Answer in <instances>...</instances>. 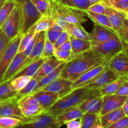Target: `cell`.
Instances as JSON below:
<instances>
[{
	"mask_svg": "<svg viewBox=\"0 0 128 128\" xmlns=\"http://www.w3.org/2000/svg\"><path fill=\"white\" fill-rule=\"evenodd\" d=\"M109 61L100 52L92 50L72 54L70 61L66 62L60 78L74 82L90 70Z\"/></svg>",
	"mask_w": 128,
	"mask_h": 128,
	"instance_id": "obj_1",
	"label": "cell"
},
{
	"mask_svg": "<svg viewBox=\"0 0 128 128\" xmlns=\"http://www.w3.org/2000/svg\"><path fill=\"white\" fill-rule=\"evenodd\" d=\"M98 90H88L84 88L73 89L71 92L59 99L44 113L56 116L66 110L79 107L81 103L93 96Z\"/></svg>",
	"mask_w": 128,
	"mask_h": 128,
	"instance_id": "obj_2",
	"label": "cell"
},
{
	"mask_svg": "<svg viewBox=\"0 0 128 128\" xmlns=\"http://www.w3.org/2000/svg\"><path fill=\"white\" fill-rule=\"evenodd\" d=\"M20 11V32L24 34L41 18L42 15L31 0H14Z\"/></svg>",
	"mask_w": 128,
	"mask_h": 128,
	"instance_id": "obj_3",
	"label": "cell"
},
{
	"mask_svg": "<svg viewBox=\"0 0 128 128\" xmlns=\"http://www.w3.org/2000/svg\"><path fill=\"white\" fill-rule=\"evenodd\" d=\"M22 36L23 34L20 32L10 40L5 49L4 52L0 60V82L2 81L4 74L9 65L18 53V50Z\"/></svg>",
	"mask_w": 128,
	"mask_h": 128,
	"instance_id": "obj_4",
	"label": "cell"
},
{
	"mask_svg": "<svg viewBox=\"0 0 128 128\" xmlns=\"http://www.w3.org/2000/svg\"><path fill=\"white\" fill-rule=\"evenodd\" d=\"M61 126L56 120V117L43 113L21 122L15 128H60Z\"/></svg>",
	"mask_w": 128,
	"mask_h": 128,
	"instance_id": "obj_5",
	"label": "cell"
},
{
	"mask_svg": "<svg viewBox=\"0 0 128 128\" xmlns=\"http://www.w3.org/2000/svg\"><path fill=\"white\" fill-rule=\"evenodd\" d=\"M18 105L26 118H32L44 112V110L41 106L37 98L32 94L19 100Z\"/></svg>",
	"mask_w": 128,
	"mask_h": 128,
	"instance_id": "obj_6",
	"label": "cell"
},
{
	"mask_svg": "<svg viewBox=\"0 0 128 128\" xmlns=\"http://www.w3.org/2000/svg\"><path fill=\"white\" fill-rule=\"evenodd\" d=\"M91 50L100 52L104 57L110 60L115 55L122 52L123 45L121 38L117 34H114L106 42L92 46Z\"/></svg>",
	"mask_w": 128,
	"mask_h": 128,
	"instance_id": "obj_7",
	"label": "cell"
},
{
	"mask_svg": "<svg viewBox=\"0 0 128 128\" xmlns=\"http://www.w3.org/2000/svg\"><path fill=\"white\" fill-rule=\"evenodd\" d=\"M20 11L18 6H16L12 11L11 13L0 28V30L10 39L20 33Z\"/></svg>",
	"mask_w": 128,
	"mask_h": 128,
	"instance_id": "obj_8",
	"label": "cell"
},
{
	"mask_svg": "<svg viewBox=\"0 0 128 128\" xmlns=\"http://www.w3.org/2000/svg\"><path fill=\"white\" fill-rule=\"evenodd\" d=\"M0 116L14 118L24 122L28 119L22 114L18 105V100L14 98L8 101L0 102Z\"/></svg>",
	"mask_w": 128,
	"mask_h": 128,
	"instance_id": "obj_9",
	"label": "cell"
},
{
	"mask_svg": "<svg viewBox=\"0 0 128 128\" xmlns=\"http://www.w3.org/2000/svg\"><path fill=\"white\" fill-rule=\"evenodd\" d=\"M120 76L107 67L93 81L82 88H84L88 90H100L109 83L116 80Z\"/></svg>",
	"mask_w": 128,
	"mask_h": 128,
	"instance_id": "obj_10",
	"label": "cell"
},
{
	"mask_svg": "<svg viewBox=\"0 0 128 128\" xmlns=\"http://www.w3.org/2000/svg\"><path fill=\"white\" fill-rule=\"evenodd\" d=\"M108 68L119 76H128V56L122 51L117 54L108 61Z\"/></svg>",
	"mask_w": 128,
	"mask_h": 128,
	"instance_id": "obj_11",
	"label": "cell"
},
{
	"mask_svg": "<svg viewBox=\"0 0 128 128\" xmlns=\"http://www.w3.org/2000/svg\"><path fill=\"white\" fill-rule=\"evenodd\" d=\"M127 98V96L117 94H110L102 96V106L100 116H102L122 108Z\"/></svg>",
	"mask_w": 128,
	"mask_h": 128,
	"instance_id": "obj_12",
	"label": "cell"
},
{
	"mask_svg": "<svg viewBox=\"0 0 128 128\" xmlns=\"http://www.w3.org/2000/svg\"><path fill=\"white\" fill-rule=\"evenodd\" d=\"M46 31H41L38 34L36 42L34 45L32 51L30 54L25 59L21 70L41 58L44 48L45 41H46Z\"/></svg>",
	"mask_w": 128,
	"mask_h": 128,
	"instance_id": "obj_13",
	"label": "cell"
},
{
	"mask_svg": "<svg viewBox=\"0 0 128 128\" xmlns=\"http://www.w3.org/2000/svg\"><path fill=\"white\" fill-rule=\"evenodd\" d=\"M114 34H116L114 31L96 23L94 24L92 31L89 32L92 46L101 44L106 42Z\"/></svg>",
	"mask_w": 128,
	"mask_h": 128,
	"instance_id": "obj_14",
	"label": "cell"
},
{
	"mask_svg": "<svg viewBox=\"0 0 128 128\" xmlns=\"http://www.w3.org/2000/svg\"><path fill=\"white\" fill-rule=\"evenodd\" d=\"M102 106V96L98 90L96 93L84 101L79 106V108L83 113L90 112L96 114H100Z\"/></svg>",
	"mask_w": 128,
	"mask_h": 128,
	"instance_id": "obj_15",
	"label": "cell"
},
{
	"mask_svg": "<svg viewBox=\"0 0 128 128\" xmlns=\"http://www.w3.org/2000/svg\"><path fill=\"white\" fill-rule=\"evenodd\" d=\"M108 61H106V62H103L101 64L91 69L90 71L80 76L76 81L72 82V90L83 87L84 86L93 81L99 74H100L108 67Z\"/></svg>",
	"mask_w": 128,
	"mask_h": 128,
	"instance_id": "obj_16",
	"label": "cell"
},
{
	"mask_svg": "<svg viewBox=\"0 0 128 128\" xmlns=\"http://www.w3.org/2000/svg\"><path fill=\"white\" fill-rule=\"evenodd\" d=\"M72 81L60 77L41 90L55 92L62 98L72 91Z\"/></svg>",
	"mask_w": 128,
	"mask_h": 128,
	"instance_id": "obj_17",
	"label": "cell"
},
{
	"mask_svg": "<svg viewBox=\"0 0 128 128\" xmlns=\"http://www.w3.org/2000/svg\"><path fill=\"white\" fill-rule=\"evenodd\" d=\"M105 14L108 16L114 31L118 36L119 32H120L123 25L124 21L126 18V13L106 6Z\"/></svg>",
	"mask_w": 128,
	"mask_h": 128,
	"instance_id": "obj_18",
	"label": "cell"
},
{
	"mask_svg": "<svg viewBox=\"0 0 128 128\" xmlns=\"http://www.w3.org/2000/svg\"><path fill=\"white\" fill-rule=\"evenodd\" d=\"M64 15L68 23L81 24L87 21L86 12L82 10L72 8L64 5Z\"/></svg>",
	"mask_w": 128,
	"mask_h": 128,
	"instance_id": "obj_19",
	"label": "cell"
},
{
	"mask_svg": "<svg viewBox=\"0 0 128 128\" xmlns=\"http://www.w3.org/2000/svg\"><path fill=\"white\" fill-rule=\"evenodd\" d=\"M25 59L26 58L22 52L16 54L6 70L1 82L12 80L16 73L21 69Z\"/></svg>",
	"mask_w": 128,
	"mask_h": 128,
	"instance_id": "obj_20",
	"label": "cell"
},
{
	"mask_svg": "<svg viewBox=\"0 0 128 128\" xmlns=\"http://www.w3.org/2000/svg\"><path fill=\"white\" fill-rule=\"evenodd\" d=\"M44 59V62L41 65L38 71L33 76L38 79L39 81H40L42 78L46 76V75L51 73L56 68L58 67L62 62H63L62 61L57 60L54 56Z\"/></svg>",
	"mask_w": 128,
	"mask_h": 128,
	"instance_id": "obj_21",
	"label": "cell"
},
{
	"mask_svg": "<svg viewBox=\"0 0 128 128\" xmlns=\"http://www.w3.org/2000/svg\"><path fill=\"white\" fill-rule=\"evenodd\" d=\"M32 94L37 98L44 111L50 109L59 99L61 98V96L58 94L42 90H40Z\"/></svg>",
	"mask_w": 128,
	"mask_h": 128,
	"instance_id": "obj_22",
	"label": "cell"
},
{
	"mask_svg": "<svg viewBox=\"0 0 128 128\" xmlns=\"http://www.w3.org/2000/svg\"><path fill=\"white\" fill-rule=\"evenodd\" d=\"M65 64H66V62H62L58 67L56 68L51 73H50L49 74L46 75V76L42 78L40 81H38V82L36 86L34 88L33 91H32L31 94H34L35 92H38V91H40V90L43 89L44 87H46V86H48L50 83H51L54 81L59 78L60 77V75H61V72H62Z\"/></svg>",
	"mask_w": 128,
	"mask_h": 128,
	"instance_id": "obj_23",
	"label": "cell"
},
{
	"mask_svg": "<svg viewBox=\"0 0 128 128\" xmlns=\"http://www.w3.org/2000/svg\"><path fill=\"white\" fill-rule=\"evenodd\" d=\"M83 114L84 113L80 110L79 107H76L66 110L62 113L56 116V120L62 126V125L66 124V123L69 121L81 119Z\"/></svg>",
	"mask_w": 128,
	"mask_h": 128,
	"instance_id": "obj_24",
	"label": "cell"
},
{
	"mask_svg": "<svg viewBox=\"0 0 128 128\" xmlns=\"http://www.w3.org/2000/svg\"><path fill=\"white\" fill-rule=\"evenodd\" d=\"M69 40L71 44V52L73 54L82 53L89 51L92 48V43L89 40H81L70 36Z\"/></svg>",
	"mask_w": 128,
	"mask_h": 128,
	"instance_id": "obj_25",
	"label": "cell"
},
{
	"mask_svg": "<svg viewBox=\"0 0 128 128\" xmlns=\"http://www.w3.org/2000/svg\"><path fill=\"white\" fill-rule=\"evenodd\" d=\"M124 116H125V114L122 108H121L102 116H100V121L104 128H108Z\"/></svg>",
	"mask_w": 128,
	"mask_h": 128,
	"instance_id": "obj_26",
	"label": "cell"
},
{
	"mask_svg": "<svg viewBox=\"0 0 128 128\" xmlns=\"http://www.w3.org/2000/svg\"><path fill=\"white\" fill-rule=\"evenodd\" d=\"M64 30L67 31L70 36L76 38L90 41L89 32L84 30L81 24L68 23Z\"/></svg>",
	"mask_w": 128,
	"mask_h": 128,
	"instance_id": "obj_27",
	"label": "cell"
},
{
	"mask_svg": "<svg viewBox=\"0 0 128 128\" xmlns=\"http://www.w3.org/2000/svg\"><path fill=\"white\" fill-rule=\"evenodd\" d=\"M127 81H128V76H120L116 80L111 82L100 90L101 96H104L106 95L114 94L120 86Z\"/></svg>",
	"mask_w": 128,
	"mask_h": 128,
	"instance_id": "obj_28",
	"label": "cell"
},
{
	"mask_svg": "<svg viewBox=\"0 0 128 128\" xmlns=\"http://www.w3.org/2000/svg\"><path fill=\"white\" fill-rule=\"evenodd\" d=\"M55 24V21L48 15L42 16L28 31L34 33H39L40 32L47 31Z\"/></svg>",
	"mask_w": 128,
	"mask_h": 128,
	"instance_id": "obj_29",
	"label": "cell"
},
{
	"mask_svg": "<svg viewBox=\"0 0 128 128\" xmlns=\"http://www.w3.org/2000/svg\"><path fill=\"white\" fill-rule=\"evenodd\" d=\"M44 58H41L39 60L34 61L33 62L30 64L28 66H26V67L24 68L23 69L19 71L14 78L18 77V76H30L31 78L33 77L35 74L38 71V70L41 67V65L44 62Z\"/></svg>",
	"mask_w": 128,
	"mask_h": 128,
	"instance_id": "obj_30",
	"label": "cell"
},
{
	"mask_svg": "<svg viewBox=\"0 0 128 128\" xmlns=\"http://www.w3.org/2000/svg\"><path fill=\"white\" fill-rule=\"evenodd\" d=\"M84 12H86V16L91 19L94 23L98 24L100 26H102L114 31L112 25H111L108 17L106 14H96L94 12H91L90 11H88V10L84 11Z\"/></svg>",
	"mask_w": 128,
	"mask_h": 128,
	"instance_id": "obj_31",
	"label": "cell"
},
{
	"mask_svg": "<svg viewBox=\"0 0 128 128\" xmlns=\"http://www.w3.org/2000/svg\"><path fill=\"white\" fill-rule=\"evenodd\" d=\"M10 82L11 80L0 82V102L8 101L16 97L18 92L11 88Z\"/></svg>",
	"mask_w": 128,
	"mask_h": 128,
	"instance_id": "obj_32",
	"label": "cell"
},
{
	"mask_svg": "<svg viewBox=\"0 0 128 128\" xmlns=\"http://www.w3.org/2000/svg\"><path fill=\"white\" fill-rule=\"evenodd\" d=\"M68 7L86 11L92 4L88 0H57Z\"/></svg>",
	"mask_w": 128,
	"mask_h": 128,
	"instance_id": "obj_33",
	"label": "cell"
},
{
	"mask_svg": "<svg viewBox=\"0 0 128 128\" xmlns=\"http://www.w3.org/2000/svg\"><path fill=\"white\" fill-rule=\"evenodd\" d=\"M16 6L14 0H7L0 10V28Z\"/></svg>",
	"mask_w": 128,
	"mask_h": 128,
	"instance_id": "obj_34",
	"label": "cell"
},
{
	"mask_svg": "<svg viewBox=\"0 0 128 128\" xmlns=\"http://www.w3.org/2000/svg\"><path fill=\"white\" fill-rule=\"evenodd\" d=\"M102 2L106 6L121 12L127 13L128 11V0H102Z\"/></svg>",
	"mask_w": 128,
	"mask_h": 128,
	"instance_id": "obj_35",
	"label": "cell"
},
{
	"mask_svg": "<svg viewBox=\"0 0 128 128\" xmlns=\"http://www.w3.org/2000/svg\"><path fill=\"white\" fill-rule=\"evenodd\" d=\"M31 78V77L27 76H20L14 78L11 80L10 87L13 91L18 92L26 86Z\"/></svg>",
	"mask_w": 128,
	"mask_h": 128,
	"instance_id": "obj_36",
	"label": "cell"
},
{
	"mask_svg": "<svg viewBox=\"0 0 128 128\" xmlns=\"http://www.w3.org/2000/svg\"><path fill=\"white\" fill-rule=\"evenodd\" d=\"M39 80L38 79H36V78L32 77L30 80V81H29L28 83L26 85L24 88L23 89H22L21 90L17 92L16 95V98L18 100H20L21 99H22V98H24V96H28V95L32 93V92L33 91L34 88H35V86H36L37 83L38 82Z\"/></svg>",
	"mask_w": 128,
	"mask_h": 128,
	"instance_id": "obj_37",
	"label": "cell"
},
{
	"mask_svg": "<svg viewBox=\"0 0 128 128\" xmlns=\"http://www.w3.org/2000/svg\"><path fill=\"white\" fill-rule=\"evenodd\" d=\"M81 128H91L100 120V115L86 112L81 117Z\"/></svg>",
	"mask_w": 128,
	"mask_h": 128,
	"instance_id": "obj_38",
	"label": "cell"
},
{
	"mask_svg": "<svg viewBox=\"0 0 128 128\" xmlns=\"http://www.w3.org/2000/svg\"><path fill=\"white\" fill-rule=\"evenodd\" d=\"M21 122L14 118L0 116V128H15Z\"/></svg>",
	"mask_w": 128,
	"mask_h": 128,
	"instance_id": "obj_39",
	"label": "cell"
},
{
	"mask_svg": "<svg viewBox=\"0 0 128 128\" xmlns=\"http://www.w3.org/2000/svg\"><path fill=\"white\" fill-rule=\"evenodd\" d=\"M31 1L42 16L47 14L50 8V0H31Z\"/></svg>",
	"mask_w": 128,
	"mask_h": 128,
	"instance_id": "obj_40",
	"label": "cell"
},
{
	"mask_svg": "<svg viewBox=\"0 0 128 128\" xmlns=\"http://www.w3.org/2000/svg\"><path fill=\"white\" fill-rule=\"evenodd\" d=\"M34 34L35 33L31 32L30 31H28L27 32H26L24 34H23L22 38H21L18 50V53H21V52H22L24 51L25 49L26 48V47L28 45L29 42H30L32 37L34 36Z\"/></svg>",
	"mask_w": 128,
	"mask_h": 128,
	"instance_id": "obj_41",
	"label": "cell"
},
{
	"mask_svg": "<svg viewBox=\"0 0 128 128\" xmlns=\"http://www.w3.org/2000/svg\"><path fill=\"white\" fill-rule=\"evenodd\" d=\"M72 54H73L71 51H65V50L58 49L55 50L53 56L60 61L67 62L71 58Z\"/></svg>",
	"mask_w": 128,
	"mask_h": 128,
	"instance_id": "obj_42",
	"label": "cell"
},
{
	"mask_svg": "<svg viewBox=\"0 0 128 128\" xmlns=\"http://www.w3.org/2000/svg\"><path fill=\"white\" fill-rule=\"evenodd\" d=\"M54 46V44L50 42L48 40H47L46 38V41H45L44 48L43 52L41 58H47L51 57L54 54V52L55 51Z\"/></svg>",
	"mask_w": 128,
	"mask_h": 128,
	"instance_id": "obj_43",
	"label": "cell"
},
{
	"mask_svg": "<svg viewBox=\"0 0 128 128\" xmlns=\"http://www.w3.org/2000/svg\"><path fill=\"white\" fill-rule=\"evenodd\" d=\"M106 6L103 2H96V3L92 4L88 8V11H90L91 12H94L96 14H105L106 11Z\"/></svg>",
	"mask_w": 128,
	"mask_h": 128,
	"instance_id": "obj_44",
	"label": "cell"
},
{
	"mask_svg": "<svg viewBox=\"0 0 128 128\" xmlns=\"http://www.w3.org/2000/svg\"><path fill=\"white\" fill-rule=\"evenodd\" d=\"M11 39H10L1 30H0V60L8 44Z\"/></svg>",
	"mask_w": 128,
	"mask_h": 128,
	"instance_id": "obj_45",
	"label": "cell"
},
{
	"mask_svg": "<svg viewBox=\"0 0 128 128\" xmlns=\"http://www.w3.org/2000/svg\"><path fill=\"white\" fill-rule=\"evenodd\" d=\"M62 32L55 31V30H51V29H48L46 31V38L50 42H52V44H54V42H56Z\"/></svg>",
	"mask_w": 128,
	"mask_h": 128,
	"instance_id": "obj_46",
	"label": "cell"
},
{
	"mask_svg": "<svg viewBox=\"0 0 128 128\" xmlns=\"http://www.w3.org/2000/svg\"><path fill=\"white\" fill-rule=\"evenodd\" d=\"M118 36L121 40L128 43V20L127 18H126L124 21L121 31L118 34Z\"/></svg>",
	"mask_w": 128,
	"mask_h": 128,
	"instance_id": "obj_47",
	"label": "cell"
},
{
	"mask_svg": "<svg viewBox=\"0 0 128 128\" xmlns=\"http://www.w3.org/2000/svg\"><path fill=\"white\" fill-rule=\"evenodd\" d=\"M69 38H70V35L68 33V32L65 30H64L61 33L60 36H59V38H58V40H56V42L54 44V46L55 50H58L64 42H66V41L69 40Z\"/></svg>",
	"mask_w": 128,
	"mask_h": 128,
	"instance_id": "obj_48",
	"label": "cell"
},
{
	"mask_svg": "<svg viewBox=\"0 0 128 128\" xmlns=\"http://www.w3.org/2000/svg\"><path fill=\"white\" fill-rule=\"evenodd\" d=\"M108 128H128V117L124 116Z\"/></svg>",
	"mask_w": 128,
	"mask_h": 128,
	"instance_id": "obj_49",
	"label": "cell"
},
{
	"mask_svg": "<svg viewBox=\"0 0 128 128\" xmlns=\"http://www.w3.org/2000/svg\"><path fill=\"white\" fill-rule=\"evenodd\" d=\"M38 34V33L35 34L34 36L32 37V38L31 39V40L30 41V42H29L28 45V46L26 47V48L25 49L24 51L23 52H22V53L23 54V55L24 56V57L26 58L28 57V56H29V55L30 54V53H31V51H32V48H33V47H34V45L35 42H36V38H37Z\"/></svg>",
	"mask_w": 128,
	"mask_h": 128,
	"instance_id": "obj_50",
	"label": "cell"
},
{
	"mask_svg": "<svg viewBox=\"0 0 128 128\" xmlns=\"http://www.w3.org/2000/svg\"><path fill=\"white\" fill-rule=\"evenodd\" d=\"M114 94L120 95L122 96H127L128 97V81L124 82L120 88L118 89Z\"/></svg>",
	"mask_w": 128,
	"mask_h": 128,
	"instance_id": "obj_51",
	"label": "cell"
},
{
	"mask_svg": "<svg viewBox=\"0 0 128 128\" xmlns=\"http://www.w3.org/2000/svg\"><path fill=\"white\" fill-rule=\"evenodd\" d=\"M67 128H81V122L80 119L72 120L66 123Z\"/></svg>",
	"mask_w": 128,
	"mask_h": 128,
	"instance_id": "obj_52",
	"label": "cell"
},
{
	"mask_svg": "<svg viewBox=\"0 0 128 128\" xmlns=\"http://www.w3.org/2000/svg\"><path fill=\"white\" fill-rule=\"evenodd\" d=\"M58 49L60 50H65V51H71V44L70 40H68L66 42H64Z\"/></svg>",
	"mask_w": 128,
	"mask_h": 128,
	"instance_id": "obj_53",
	"label": "cell"
},
{
	"mask_svg": "<svg viewBox=\"0 0 128 128\" xmlns=\"http://www.w3.org/2000/svg\"><path fill=\"white\" fill-rule=\"evenodd\" d=\"M122 109L124 113L125 116H128V97L127 100H126V101L124 102V103L123 105H122Z\"/></svg>",
	"mask_w": 128,
	"mask_h": 128,
	"instance_id": "obj_54",
	"label": "cell"
},
{
	"mask_svg": "<svg viewBox=\"0 0 128 128\" xmlns=\"http://www.w3.org/2000/svg\"><path fill=\"white\" fill-rule=\"evenodd\" d=\"M121 41H122V45H123V50H122V52H124L128 56V43L125 42V41H122V40H121Z\"/></svg>",
	"mask_w": 128,
	"mask_h": 128,
	"instance_id": "obj_55",
	"label": "cell"
},
{
	"mask_svg": "<svg viewBox=\"0 0 128 128\" xmlns=\"http://www.w3.org/2000/svg\"><path fill=\"white\" fill-rule=\"evenodd\" d=\"M91 128H104L101 125V122H100V120H99L97 122H96V123L92 126V127Z\"/></svg>",
	"mask_w": 128,
	"mask_h": 128,
	"instance_id": "obj_56",
	"label": "cell"
},
{
	"mask_svg": "<svg viewBox=\"0 0 128 128\" xmlns=\"http://www.w3.org/2000/svg\"><path fill=\"white\" fill-rule=\"evenodd\" d=\"M88 1H90V2L92 4L96 3V2H101V1H102V0H88Z\"/></svg>",
	"mask_w": 128,
	"mask_h": 128,
	"instance_id": "obj_57",
	"label": "cell"
},
{
	"mask_svg": "<svg viewBox=\"0 0 128 128\" xmlns=\"http://www.w3.org/2000/svg\"><path fill=\"white\" fill-rule=\"evenodd\" d=\"M4 2H0V10H1V8H2V5L4 4Z\"/></svg>",
	"mask_w": 128,
	"mask_h": 128,
	"instance_id": "obj_58",
	"label": "cell"
},
{
	"mask_svg": "<svg viewBox=\"0 0 128 128\" xmlns=\"http://www.w3.org/2000/svg\"><path fill=\"white\" fill-rule=\"evenodd\" d=\"M6 1H7V0H0V2H6Z\"/></svg>",
	"mask_w": 128,
	"mask_h": 128,
	"instance_id": "obj_59",
	"label": "cell"
},
{
	"mask_svg": "<svg viewBox=\"0 0 128 128\" xmlns=\"http://www.w3.org/2000/svg\"><path fill=\"white\" fill-rule=\"evenodd\" d=\"M126 18L128 20V14H127V13H126Z\"/></svg>",
	"mask_w": 128,
	"mask_h": 128,
	"instance_id": "obj_60",
	"label": "cell"
},
{
	"mask_svg": "<svg viewBox=\"0 0 128 128\" xmlns=\"http://www.w3.org/2000/svg\"><path fill=\"white\" fill-rule=\"evenodd\" d=\"M127 14H128V12H127Z\"/></svg>",
	"mask_w": 128,
	"mask_h": 128,
	"instance_id": "obj_61",
	"label": "cell"
}]
</instances>
